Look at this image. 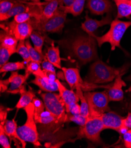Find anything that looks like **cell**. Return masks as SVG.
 Returning <instances> with one entry per match:
<instances>
[{"label":"cell","mask_w":131,"mask_h":148,"mask_svg":"<svg viewBox=\"0 0 131 148\" xmlns=\"http://www.w3.org/2000/svg\"><path fill=\"white\" fill-rule=\"evenodd\" d=\"M127 67L125 64L121 68H115L102 61L97 60L91 65L84 81L95 84L110 83L119 75L125 73Z\"/></svg>","instance_id":"obj_1"},{"label":"cell","mask_w":131,"mask_h":148,"mask_svg":"<svg viewBox=\"0 0 131 148\" xmlns=\"http://www.w3.org/2000/svg\"><path fill=\"white\" fill-rule=\"evenodd\" d=\"M97 41L91 35L80 36L72 43L71 49L82 64L98 60Z\"/></svg>","instance_id":"obj_2"},{"label":"cell","mask_w":131,"mask_h":148,"mask_svg":"<svg viewBox=\"0 0 131 148\" xmlns=\"http://www.w3.org/2000/svg\"><path fill=\"white\" fill-rule=\"evenodd\" d=\"M110 25L108 32L103 36H97L94 34L91 36L96 39L99 47L105 43H109L112 51L117 47L122 49L121 41L127 29L131 26V21H125L116 18L112 21Z\"/></svg>","instance_id":"obj_3"},{"label":"cell","mask_w":131,"mask_h":148,"mask_svg":"<svg viewBox=\"0 0 131 148\" xmlns=\"http://www.w3.org/2000/svg\"><path fill=\"white\" fill-rule=\"evenodd\" d=\"M24 110L26 114V120L22 126L18 127V134L25 142L32 143L36 147L41 146L39 133L34 119L35 106L33 102L24 108Z\"/></svg>","instance_id":"obj_4"},{"label":"cell","mask_w":131,"mask_h":148,"mask_svg":"<svg viewBox=\"0 0 131 148\" xmlns=\"http://www.w3.org/2000/svg\"><path fill=\"white\" fill-rule=\"evenodd\" d=\"M45 109L56 118V124L61 125L67 122L65 104L60 94L55 92H45L41 94Z\"/></svg>","instance_id":"obj_5"},{"label":"cell","mask_w":131,"mask_h":148,"mask_svg":"<svg viewBox=\"0 0 131 148\" xmlns=\"http://www.w3.org/2000/svg\"><path fill=\"white\" fill-rule=\"evenodd\" d=\"M67 14L58 8L55 14L51 18L39 21L32 19L30 22L34 30L40 31L43 33L61 34L65 25Z\"/></svg>","instance_id":"obj_6"},{"label":"cell","mask_w":131,"mask_h":148,"mask_svg":"<svg viewBox=\"0 0 131 148\" xmlns=\"http://www.w3.org/2000/svg\"><path fill=\"white\" fill-rule=\"evenodd\" d=\"M83 94L88 103L89 117H100L110 111L107 90L103 92H86Z\"/></svg>","instance_id":"obj_7"},{"label":"cell","mask_w":131,"mask_h":148,"mask_svg":"<svg viewBox=\"0 0 131 148\" xmlns=\"http://www.w3.org/2000/svg\"><path fill=\"white\" fill-rule=\"evenodd\" d=\"M105 129L100 117H89L83 126H81L79 131V137L85 138L97 145L102 143L100 138L101 132Z\"/></svg>","instance_id":"obj_8"},{"label":"cell","mask_w":131,"mask_h":148,"mask_svg":"<svg viewBox=\"0 0 131 148\" xmlns=\"http://www.w3.org/2000/svg\"><path fill=\"white\" fill-rule=\"evenodd\" d=\"M1 28L7 33L15 37L18 41L28 39L34 31L30 22L17 23L14 20L10 22L1 23Z\"/></svg>","instance_id":"obj_9"},{"label":"cell","mask_w":131,"mask_h":148,"mask_svg":"<svg viewBox=\"0 0 131 148\" xmlns=\"http://www.w3.org/2000/svg\"><path fill=\"white\" fill-rule=\"evenodd\" d=\"M61 70L64 73L65 80L72 89L75 88L77 86H79L82 90L87 91L90 90L91 88L97 87L95 84L89 83L83 81L81 77L79 70L77 68L62 67Z\"/></svg>","instance_id":"obj_10"},{"label":"cell","mask_w":131,"mask_h":148,"mask_svg":"<svg viewBox=\"0 0 131 148\" xmlns=\"http://www.w3.org/2000/svg\"><path fill=\"white\" fill-rule=\"evenodd\" d=\"M30 75L27 73H25V75H22L17 71L12 72L8 79L0 82L1 93L7 91L14 94L19 93L20 88L23 86V84Z\"/></svg>","instance_id":"obj_11"},{"label":"cell","mask_w":131,"mask_h":148,"mask_svg":"<svg viewBox=\"0 0 131 148\" xmlns=\"http://www.w3.org/2000/svg\"><path fill=\"white\" fill-rule=\"evenodd\" d=\"M104 125L105 129H109L114 130L124 135L129 129L124 125V117L112 111H109L100 116Z\"/></svg>","instance_id":"obj_12"},{"label":"cell","mask_w":131,"mask_h":148,"mask_svg":"<svg viewBox=\"0 0 131 148\" xmlns=\"http://www.w3.org/2000/svg\"><path fill=\"white\" fill-rule=\"evenodd\" d=\"M85 18V20L82 23L81 27L83 30L89 35L94 34V32L96 29L101 27L111 24L113 21L112 16L110 13H108L105 17H103L100 20L91 18L88 16V13L86 14Z\"/></svg>","instance_id":"obj_13"},{"label":"cell","mask_w":131,"mask_h":148,"mask_svg":"<svg viewBox=\"0 0 131 148\" xmlns=\"http://www.w3.org/2000/svg\"><path fill=\"white\" fill-rule=\"evenodd\" d=\"M86 8L92 14L102 16L110 13L113 9V5L111 0H87Z\"/></svg>","instance_id":"obj_14"},{"label":"cell","mask_w":131,"mask_h":148,"mask_svg":"<svg viewBox=\"0 0 131 148\" xmlns=\"http://www.w3.org/2000/svg\"><path fill=\"white\" fill-rule=\"evenodd\" d=\"M5 134L11 140H13L17 147L25 148L26 142L22 139L18 134L17 122L13 119L11 121L7 120L3 125Z\"/></svg>","instance_id":"obj_15"},{"label":"cell","mask_w":131,"mask_h":148,"mask_svg":"<svg viewBox=\"0 0 131 148\" xmlns=\"http://www.w3.org/2000/svg\"><path fill=\"white\" fill-rule=\"evenodd\" d=\"M124 73L116 76L114 82L108 88L107 92L109 101H119L124 99V92L122 87L126 86L122 76Z\"/></svg>","instance_id":"obj_16"},{"label":"cell","mask_w":131,"mask_h":148,"mask_svg":"<svg viewBox=\"0 0 131 148\" xmlns=\"http://www.w3.org/2000/svg\"><path fill=\"white\" fill-rule=\"evenodd\" d=\"M37 85L40 89L45 92H58V86L56 82L52 81L45 75L44 76H35V79L31 82Z\"/></svg>","instance_id":"obj_17"},{"label":"cell","mask_w":131,"mask_h":148,"mask_svg":"<svg viewBox=\"0 0 131 148\" xmlns=\"http://www.w3.org/2000/svg\"><path fill=\"white\" fill-rule=\"evenodd\" d=\"M56 82L58 86V92L64 101L65 105H69L72 103L79 102V99L77 93L74 92L72 90L68 89L58 79H56Z\"/></svg>","instance_id":"obj_18"},{"label":"cell","mask_w":131,"mask_h":148,"mask_svg":"<svg viewBox=\"0 0 131 148\" xmlns=\"http://www.w3.org/2000/svg\"><path fill=\"white\" fill-rule=\"evenodd\" d=\"M19 93L21 95V97L16 106V108L18 109L25 108L32 103L35 97V93L32 88H30L29 90H26V88L24 85L20 88Z\"/></svg>","instance_id":"obj_19"},{"label":"cell","mask_w":131,"mask_h":148,"mask_svg":"<svg viewBox=\"0 0 131 148\" xmlns=\"http://www.w3.org/2000/svg\"><path fill=\"white\" fill-rule=\"evenodd\" d=\"M31 5V4L28 3L26 1L21 0V1L17 3L6 14L0 17V21L1 22L6 21L11 17H14L18 14L26 11L30 8Z\"/></svg>","instance_id":"obj_20"},{"label":"cell","mask_w":131,"mask_h":148,"mask_svg":"<svg viewBox=\"0 0 131 148\" xmlns=\"http://www.w3.org/2000/svg\"><path fill=\"white\" fill-rule=\"evenodd\" d=\"M45 56L55 67L59 69H62V58L60 56V51L59 47L58 46H54L53 42L50 47H48L47 50V53H45Z\"/></svg>","instance_id":"obj_21"},{"label":"cell","mask_w":131,"mask_h":148,"mask_svg":"<svg viewBox=\"0 0 131 148\" xmlns=\"http://www.w3.org/2000/svg\"><path fill=\"white\" fill-rule=\"evenodd\" d=\"M19 41L14 36L2 30L0 34V46L17 53V47Z\"/></svg>","instance_id":"obj_22"},{"label":"cell","mask_w":131,"mask_h":148,"mask_svg":"<svg viewBox=\"0 0 131 148\" xmlns=\"http://www.w3.org/2000/svg\"><path fill=\"white\" fill-rule=\"evenodd\" d=\"M115 3L117 8L116 18L130 17L131 16V2L130 0H120Z\"/></svg>","instance_id":"obj_23"},{"label":"cell","mask_w":131,"mask_h":148,"mask_svg":"<svg viewBox=\"0 0 131 148\" xmlns=\"http://www.w3.org/2000/svg\"><path fill=\"white\" fill-rule=\"evenodd\" d=\"M58 8H59L58 0H51L49 2H46V4L42 8L41 17L39 21H43L51 18L55 14Z\"/></svg>","instance_id":"obj_24"},{"label":"cell","mask_w":131,"mask_h":148,"mask_svg":"<svg viewBox=\"0 0 131 148\" xmlns=\"http://www.w3.org/2000/svg\"><path fill=\"white\" fill-rule=\"evenodd\" d=\"M86 0H74L72 5L68 7H59V8L67 14H71L74 17H77L82 12Z\"/></svg>","instance_id":"obj_25"},{"label":"cell","mask_w":131,"mask_h":148,"mask_svg":"<svg viewBox=\"0 0 131 148\" xmlns=\"http://www.w3.org/2000/svg\"><path fill=\"white\" fill-rule=\"evenodd\" d=\"M46 37L45 33L38 30H34V29L30 36V38L34 44V48L42 54H43L42 48Z\"/></svg>","instance_id":"obj_26"},{"label":"cell","mask_w":131,"mask_h":148,"mask_svg":"<svg viewBox=\"0 0 131 148\" xmlns=\"http://www.w3.org/2000/svg\"><path fill=\"white\" fill-rule=\"evenodd\" d=\"M34 119L37 123L42 125L56 124V121L55 116L49 111H43L39 114H34Z\"/></svg>","instance_id":"obj_27"},{"label":"cell","mask_w":131,"mask_h":148,"mask_svg":"<svg viewBox=\"0 0 131 148\" xmlns=\"http://www.w3.org/2000/svg\"><path fill=\"white\" fill-rule=\"evenodd\" d=\"M75 90L76 93L81 101V114L83 116L88 118L90 116V109L88 101H87L84 96L82 89L81 87L77 86L75 88Z\"/></svg>","instance_id":"obj_28"},{"label":"cell","mask_w":131,"mask_h":148,"mask_svg":"<svg viewBox=\"0 0 131 148\" xmlns=\"http://www.w3.org/2000/svg\"><path fill=\"white\" fill-rule=\"evenodd\" d=\"M25 73L29 75L33 74L34 76H38L42 77L45 76L44 71L42 69L41 63L34 61L30 62L26 65Z\"/></svg>","instance_id":"obj_29"},{"label":"cell","mask_w":131,"mask_h":148,"mask_svg":"<svg viewBox=\"0 0 131 148\" xmlns=\"http://www.w3.org/2000/svg\"><path fill=\"white\" fill-rule=\"evenodd\" d=\"M26 64L24 62H8L0 69V72L7 73V72H13L18 71L20 70L25 69Z\"/></svg>","instance_id":"obj_30"},{"label":"cell","mask_w":131,"mask_h":148,"mask_svg":"<svg viewBox=\"0 0 131 148\" xmlns=\"http://www.w3.org/2000/svg\"><path fill=\"white\" fill-rule=\"evenodd\" d=\"M17 53L21 56L26 65L31 62L30 53L25 44V40L19 41L17 47Z\"/></svg>","instance_id":"obj_31"},{"label":"cell","mask_w":131,"mask_h":148,"mask_svg":"<svg viewBox=\"0 0 131 148\" xmlns=\"http://www.w3.org/2000/svg\"><path fill=\"white\" fill-rule=\"evenodd\" d=\"M25 44H26V46L29 50V53H30L31 61L37 62H38L41 64L43 58H44V55L39 53L34 48V47L32 46L30 40H29L28 39L25 40Z\"/></svg>","instance_id":"obj_32"},{"label":"cell","mask_w":131,"mask_h":148,"mask_svg":"<svg viewBox=\"0 0 131 148\" xmlns=\"http://www.w3.org/2000/svg\"><path fill=\"white\" fill-rule=\"evenodd\" d=\"M20 1L21 0H0V17L6 14Z\"/></svg>","instance_id":"obj_33"},{"label":"cell","mask_w":131,"mask_h":148,"mask_svg":"<svg viewBox=\"0 0 131 148\" xmlns=\"http://www.w3.org/2000/svg\"><path fill=\"white\" fill-rule=\"evenodd\" d=\"M15 53L16 51L0 46V67L8 63L10 57Z\"/></svg>","instance_id":"obj_34"},{"label":"cell","mask_w":131,"mask_h":148,"mask_svg":"<svg viewBox=\"0 0 131 148\" xmlns=\"http://www.w3.org/2000/svg\"><path fill=\"white\" fill-rule=\"evenodd\" d=\"M67 122H72L77 123L79 126H83L87 121L88 118L83 116L81 114H71L67 113Z\"/></svg>","instance_id":"obj_35"},{"label":"cell","mask_w":131,"mask_h":148,"mask_svg":"<svg viewBox=\"0 0 131 148\" xmlns=\"http://www.w3.org/2000/svg\"><path fill=\"white\" fill-rule=\"evenodd\" d=\"M8 138V136L5 132L3 125H0V144L4 148L11 147Z\"/></svg>","instance_id":"obj_36"},{"label":"cell","mask_w":131,"mask_h":148,"mask_svg":"<svg viewBox=\"0 0 131 148\" xmlns=\"http://www.w3.org/2000/svg\"><path fill=\"white\" fill-rule=\"evenodd\" d=\"M67 113L71 114H81V105L78 104V102L72 103L69 105H65Z\"/></svg>","instance_id":"obj_37"},{"label":"cell","mask_w":131,"mask_h":148,"mask_svg":"<svg viewBox=\"0 0 131 148\" xmlns=\"http://www.w3.org/2000/svg\"><path fill=\"white\" fill-rule=\"evenodd\" d=\"M41 67L43 71H51L56 73L55 67L48 60L44 55V58L41 63Z\"/></svg>","instance_id":"obj_38"},{"label":"cell","mask_w":131,"mask_h":148,"mask_svg":"<svg viewBox=\"0 0 131 148\" xmlns=\"http://www.w3.org/2000/svg\"><path fill=\"white\" fill-rule=\"evenodd\" d=\"M124 146L126 148H131V129H129L123 135Z\"/></svg>","instance_id":"obj_39"},{"label":"cell","mask_w":131,"mask_h":148,"mask_svg":"<svg viewBox=\"0 0 131 148\" xmlns=\"http://www.w3.org/2000/svg\"><path fill=\"white\" fill-rule=\"evenodd\" d=\"M10 109L5 108L3 106H1V110H0V125H4L5 121H7L8 112Z\"/></svg>","instance_id":"obj_40"},{"label":"cell","mask_w":131,"mask_h":148,"mask_svg":"<svg viewBox=\"0 0 131 148\" xmlns=\"http://www.w3.org/2000/svg\"><path fill=\"white\" fill-rule=\"evenodd\" d=\"M74 0H58L59 2V7H68L72 5Z\"/></svg>","instance_id":"obj_41"},{"label":"cell","mask_w":131,"mask_h":148,"mask_svg":"<svg viewBox=\"0 0 131 148\" xmlns=\"http://www.w3.org/2000/svg\"><path fill=\"white\" fill-rule=\"evenodd\" d=\"M124 125L128 129H131V112L128 113L127 116L124 118Z\"/></svg>","instance_id":"obj_42"},{"label":"cell","mask_w":131,"mask_h":148,"mask_svg":"<svg viewBox=\"0 0 131 148\" xmlns=\"http://www.w3.org/2000/svg\"><path fill=\"white\" fill-rule=\"evenodd\" d=\"M45 75L50 80H51L52 81H54L55 82L56 80V73H54V72H51V71H44Z\"/></svg>","instance_id":"obj_43"},{"label":"cell","mask_w":131,"mask_h":148,"mask_svg":"<svg viewBox=\"0 0 131 148\" xmlns=\"http://www.w3.org/2000/svg\"><path fill=\"white\" fill-rule=\"evenodd\" d=\"M44 1L45 2H49L51 1V0H44ZM39 0H34V2H39Z\"/></svg>","instance_id":"obj_44"},{"label":"cell","mask_w":131,"mask_h":148,"mask_svg":"<svg viewBox=\"0 0 131 148\" xmlns=\"http://www.w3.org/2000/svg\"><path fill=\"white\" fill-rule=\"evenodd\" d=\"M112 1L114 2V3H116V1H120V0H112Z\"/></svg>","instance_id":"obj_45"},{"label":"cell","mask_w":131,"mask_h":148,"mask_svg":"<svg viewBox=\"0 0 131 148\" xmlns=\"http://www.w3.org/2000/svg\"><path fill=\"white\" fill-rule=\"evenodd\" d=\"M23 1H26V2H27L28 0H23ZM32 1H34V0H32Z\"/></svg>","instance_id":"obj_46"},{"label":"cell","mask_w":131,"mask_h":148,"mask_svg":"<svg viewBox=\"0 0 131 148\" xmlns=\"http://www.w3.org/2000/svg\"><path fill=\"white\" fill-rule=\"evenodd\" d=\"M130 2H131V0H130Z\"/></svg>","instance_id":"obj_47"}]
</instances>
